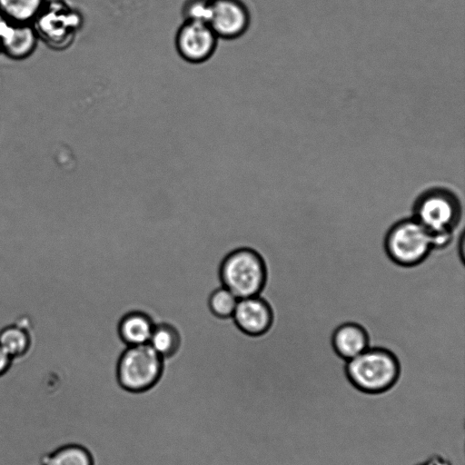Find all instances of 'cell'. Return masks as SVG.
<instances>
[{"label": "cell", "mask_w": 465, "mask_h": 465, "mask_svg": "<svg viewBox=\"0 0 465 465\" xmlns=\"http://www.w3.org/2000/svg\"><path fill=\"white\" fill-rule=\"evenodd\" d=\"M217 39L218 36L208 24L185 21L176 34L175 45L185 61L199 64L213 55Z\"/></svg>", "instance_id": "cell-6"}, {"label": "cell", "mask_w": 465, "mask_h": 465, "mask_svg": "<svg viewBox=\"0 0 465 465\" xmlns=\"http://www.w3.org/2000/svg\"><path fill=\"white\" fill-rule=\"evenodd\" d=\"M48 0H0V15L10 24L33 25Z\"/></svg>", "instance_id": "cell-11"}, {"label": "cell", "mask_w": 465, "mask_h": 465, "mask_svg": "<svg viewBox=\"0 0 465 465\" xmlns=\"http://www.w3.org/2000/svg\"><path fill=\"white\" fill-rule=\"evenodd\" d=\"M176 331L166 323L154 324L148 344L162 357L173 353L178 345Z\"/></svg>", "instance_id": "cell-14"}, {"label": "cell", "mask_w": 465, "mask_h": 465, "mask_svg": "<svg viewBox=\"0 0 465 465\" xmlns=\"http://www.w3.org/2000/svg\"><path fill=\"white\" fill-rule=\"evenodd\" d=\"M399 371L396 356L381 347H369L346 364L351 381L367 392H380L390 388L397 380Z\"/></svg>", "instance_id": "cell-2"}, {"label": "cell", "mask_w": 465, "mask_h": 465, "mask_svg": "<svg viewBox=\"0 0 465 465\" xmlns=\"http://www.w3.org/2000/svg\"><path fill=\"white\" fill-rule=\"evenodd\" d=\"M26 331L17 326H7L0 331V347L10 357L22 354L28 346Z\"/></svg>", "instance_id": "cell-15"}, {"label": "cell", "mask_w": 465, "mask_h": 465, "mask_svg": "<svg viewBox=\"0 0 465 465\" xmlns=\"http://www.w3.org/2000/svg\"><path fill=\"white\" fill-rule=\"evenodd\" d=\"M162 371V356L148 343L129 346L118 362V381L126 390L142 391L158 380Z\"/></svg>", "instance_id": "cell-5"}, {"label": "cell", "mask_w": 465, "mask_h": 465, "mask_svg": "<svg viewBox=\"0 0 465 465\" xmlns=\"http://www.w3.org/2000/svg\"><path fill=\"white\" fill-rule=\"evenodd\" d=\"M44 465H92V459L84 448L67 445L46 456Z\"/></svg>", "instance_id": "cell-13"}, {"label": "cell", "mask_w": 465, "mask_h": 465, "mask_svg": "<svg viewBox=\"0 0 465 465\" xmlns=\"http://www.w3.org/2000/svg\"><path fill=\"white\" fill-rule=\"evenodd\" d=\"M331 343L336 353L350 361L371 347L368 331L360 323L346 322L332 332Z\"/></svg>", "instance_id": "cell-10"}, {"label": "cell", "mask_w": 465, "mask_h": 465, "mask_svg": "<svg viewBox=\"0 0 465 465\" xmlns=\"http://www.w3.org/2000/svg\"><path fill=\"white\" fill-rule=\"evenodd\" d=\"M239 298L224 286L215 290L209 298L211 311L219 317H231Z\"/></svg>", "instance_id": "cell-16"}, {"label": "cell", "mask_w": 465, "mask_h": 465, "mask_svg": "<svg viewBox=\"0 0 465 465\" xmlns=\"http://www.w3.org/2000/svg\"><path fill=\"white\" fill-rule=\"evenodd\" d=\"M221 279L223 286L239 299L257 296L265 282V264L255 251L238 249L223 260Z\"/></svg>", "instance_id": "cell-4"}, {"label": "cell", "mask_w": 465, "mask_h": 465, "mask_svg": "<svg viewBox=\"0 0 465 465\" xmlns=\"http://www.w3.org/2000/svg\"><path fill=\"white\" fill-rule=\"evenodd\" d=\"M411 217L430 233L433 248H444L464 228L463 198L448 186H429L416 197Z\"/></svg>", "instance_id": "cell-1"}, {"label": "cell", "mask_w": 465, "mask_h": 465, "mask_svg": "<svg viewBox=\"0 0 465 465\" xmlns=\"http://www.w3.org/2000/svg\"><path fill=\"white\" fill-rule=\"evenodd\" d=\"M212 10V0H186L183 6L185 21L208 24Z\"/></svg>", "instance_id": "cell-17"}, {"label": "cell", "mask_w": 465, "mask_h": 465, "mask_svg": "<svg viewBox=\"0 0 465 465\" xmlns=\"http://www.w3.org/2000/svg\"><path fill=\"white\" fill-rule=\"evenodd\" d=\"M251 16L241 0H212L208 25L218 37L234 39L249 27Z\"/></svg>", "instance_id": "cell-7"}, {"label": "cell", "mask_w": 465, "mask_h": 465, "mask_svg": "<svg viewBox=\"0 0 465 465\" xmlns=\"http://www.w3.org/2000/svg\"><path fill=\"white\" fill-rule=\"evenodd\" d=\"M153 327V321L146 314L131 312L122 319L119 331L129 346L142 345L149 342Z\"/></svg>", "instance_id": "cell-12"}, {"label": "cell", "mask_w": 465, "mask_h": 465, "mask_svg": "<svg viewBox=\"0 0 465 465\" xmlns=\"http://www.w3.org/2000/svg\"><path fill=\"white\" fill-rule=\"evenodd\" d=\"M383 245L389 258L402 267L420 263L433 249L431 236L411 216L398 220L389 228Z\"/></svg>", "instance_id": "cell-3"}, {"label": "cell", "mask_w": 465, "mask_h": 465, "mask_svg": "<svg viewBox=\"0 0 465 465\" xmlns=\"http://www.w3.org/2000/svg\"><path fill=\"white\" fill-rule=\"evenodd\" d=\"M10 357L0 347V374L3 373L9 365Z\"/></svg>", "instance_id": "cell-18"}, {"label": "cell", "mask_w": 465, "mask_h": 465, "mask_svg": "<svg viewBox=\"0 0 465 465\" xmlns=\"http://www.w3.org/2000/svg\"><path fill=\"white\" fill-rule=\"evenodd\" d=\"M232 318L244 332L257 335L265 332L272 322V311L260 296L239 299Z\"/></svg>", "instance_id": "cell-8"}, {"label": "cell", "mask_w": 465, "mask_h": 465, "mask_svg": "<svg viewBox=\"0 0 465 465\" xmlns=\"http://www.w3.org/2000/svg\"><path fill=\"white\" fill-rule=\"evenodd\" d=\"M38 39L35 25L8 23L0 35V49L9 59L25 60L35 51Z\"/></svg>", "instance_id": "cell-9"}]
</instances>
